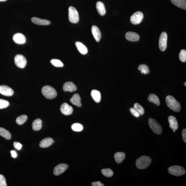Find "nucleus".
<instances>
[{
	"instance_id": "1",
	"label": "nucleus",
	"mask_w": 186,
	"mask_h": 186,
	"mask_svg": "<svg viewBox=\"0 0 186 186\" xmlns=\"http://www.w3.org/2000/svg\"><path fill=\"white\" fill-rule=\"evenodd\" d=\"M165 101L168 107L173 111L178 112L180 111L181 109L180 104L171 95L167 96Z\"/></svg>"
},
{
	"instance_id": "2",
	"label": "nucleus",
	"mask_w": 186,
	"mask_h": 186,
	"mask_svg": "<svg viewBox=\"0 0 186 186\" xmlns=\"http://www.w3.org/2000/svg\"><path fill=\"white\" fill-rule=\"evenodd\" d=\"M152 162L150 157L143 156H141L136 161V166L139 169H144L150 165Z\"/></svg>"
},
{
	"instance_id": "3",
	"label": "nucleus",
	"mask_w": 186,
	"mask_h": 186,
	"mask_svg": "<svg viewBox=\"0 0 186 186\" xmlns=\"http://www.w3.org/2000/svg\"><path fill=\"white\" fill-rule=\"evenodd\" d=\"M42 93L46 98L52 99L56 97L57 93L54 88L50 85H46L42 87Z\"/></svg>"
},
{
	"instance_id": "4",
	"label": "nucleus",
	"mask_w": 186,
	"mask_h": 186,
	"mask_svg": "<svg viewBox=\"0 0 186 186\" xmlns=\"http://www.w3.org/2000/svg\"><path fill=\"white\" fill-rule=\"evenodd\" d=\"M168 172L170 174L177 177L183 175L186 173L185 169L183 167L178 165H173L169 167Z\"/></svg>"
},
{
	"instance_id": "5",
	"label": "nucleus",
	"mask_w": 186,
	"mask_h": 186,
	"mask_svg": "<svg viewBox=\"0 0 186 186\" xmlns=\"http://www.w3.org/2000/svg\"><path fill=\"white\" fill-rule=\"evenodd\" d=\"M68 12L69 21L74 24L78 22L79 19V15L76 9L73 7L70 6L69 8Z\"/></svg>"
},
{
	"instance_id": "6",
	"label": "nucleus",
	"mask_w": 186,
	"mask_h": 186,
	"mask_svg": "<svg viewBox=\"0 0 186 186\" xmlns=\"http://www.w3.org/2000/svg\"><path fill=\"white\" fill-rule=\"evenodd\" d=\"M148 123L149 126L152 131L158 134H160L162 132V129L160 124L156 120L152 118H149Z\"/></svg>"
},
{
	"instance_id": "7",
	"label": "nucleus",
	"mask_w": 186,
	"mask_h": 186,
	"mask_svg": "<svg viewBox=\"0 0 186 186\" xmlns=\"http://www.w3.org/2000/svg\"><path fill=\"white\" fill-rule=\"evenodd\" d=\"M167 35L166 32H163L161 34L159 40V47L160 50L164 52L167 47Z\"/></svg>"
},
{
	"instance_id": "8",
	"label": "nucleus",
	"mask_w": 186,
	"mask_h": 186,
	"mask_svg": "<svg viewBox=\"0 0 186 186\" xmlns=\"http://www.w3.org/2000/svg\"><path fill=\"white\" fill-rule=\"evenodd\" d=\"M15 64L18 68H24L27 65V60L23 55L18 54L16 55L14 59Z\"/></svg>"
},
{
	"instance_id": "9",
	"label": "nucleus",
	"mask_w": 186,
	"mask_h": 186,
	"mask_svg": "<svg viewBox=\"0 0 186 186\" xmlns=\"http://www.w3.org/2000/svg\"><path fill=\"white\" fill-rule=\"evenodd\" d=\"M144 14L142 12L137 11L131 16L130 21L132 24H140L144 19Z\"/></svg>"
},
{
	"instance_id": "10",
	"label": "nucleus",
	"mask_w": 186,
	"mask_h": 186,
	"mask_svg": "<svg viewBox=\"0 0 186 186\" xmlns=\"http://www.w3.org/2000/svg\"><path fill=\"white\" fill-rule=\"evenodd\" d=\"M68 167V165L61 163L59 164L55 167L54 173L55 175L58 176L64 173L66 171Z\"/></svg>"
},
{
	"instance_id": "11",
	"label": "nucleus",
	"mask_w": 186,
	"mask_h": 186,
	"mask_svg": "<svg viewBox=\"0 0 186 186\" xmlns=\"http://www.w3.org/2000/svg\"><path fill=\"white\" fill-rule=\"evenodd\" d=\"M0 93L6 96H11L13 95V90L11 88L6 85L0 86Z\"/></svg>"
},
{
	"instance_id": "12",
	"label": "nucleus",
	"mask_w": 186,
	"mask_h": 186,
	"mask_svg": "<svg viewBox=\"0 0 186 186\" xmlns=\"http://www.w3.org/2000/svg\"><path fill=\"white\" fill-rule=\"evenodd\" d=\"M60 110L61 113L66 116L71 115L73 111L72 107L66 103H63L61 105Z\"/></svg>"
},
{
	"instance_id": "13",
	"label": "nucleus",
	"mask_w": 186,
	"mask_h": 186,
	"mask_svg": "<svg viewBox=\"0 0 186 186\" xmlns=\"http://www.w3.org/2000/svg\"><path fill=\"white\" fill-rule=\"evenodd\" d=\"M14 42L16 43L19 44H23L26 42V38L24 34L21 33L16 34L13 37Z\"/></svg>"
},
{
	"instance_id": "14",
	"label": "nucleus",
	"mask_w": 186,
	"mask_h": 186,
	"mask_svg": "<svg viewBox=\"0 0 186 186\" xmlns=\"http://www.w3.org/2000/svg\"><path fill=\"white\" fill-rule=\"evenodd\" d=\"M126 39L130 41L137 42L140 39V36L138 34L134 32H128L126 34Z\"/></svg>"
},
{
	"instance_id": "15",
	"label": "nucleus",
	"mask_w": 186,
	"mask_h": 186,
	"mask_svg": "<svg viewBox=\"0 0 186 186\" xmlns=\"http://www.w3.org/2000/svg\"><path fill=\"white\" fill-rule=\"evenodd\" d=\"M63 89L65 91L73 92L76 90L77 87L72 82H68L64 84Z\"/></svg>"
},
{
	"instance_id": "16",
	"label": "nucleus",
	"mask_w": 186,
	"mask_h": 186,
	"mask_svg": "<svg viewBox=\"0 0 186 186\" xmlns=\"http://www.w3.org/2000/svg\"><path fill=\"white\" fill-rule=\"evenodd\" d=\"M91 31L96 41L98 42H99L101 39V34L99 28L97 26L93 25L92 26Z\"/></svg>"
},
{
	"instance_id": "17",
	"label": "nucleus",
	"mask_w": 186,
	"mask_h": 186,
	"mask_svg": "<svg viewBox=\"0 0 186 186\" xmlns=\"http://www.w3.org/2000/svg\"><path fill=\"white\" fill-rule=\"evenodd\" d=\"M169 126L173 130H176L178 128V124L176 118L173 116H169L168 118Z\"/></svg>"
},
{
	"instance_id": "18",
	"label": "nucleus",
	"mask_w": 186,
	"mask_h": 186,
	"mask_svg": "<svg viewBox=\"0 0 186 186\" xmlns=\"http://www.w3.org/2000/svg\"><path fill=\"white\" fill-rule=\"evenodd\" d=\"M31 20L33 23L38 25H47L50 24V22L48 20L41 19L37 17H32Z\"/></svg>"
},
{
	"instance_id": "19",
	"label": "nucleus",
	"mask_w": 186,
	"mask_h": 186,
	"mask_svg": "<svg viewBox=\"0 0 186 186\" xmlns=\"http://www.w3.org/2000/svg\"><path fill=\"white\" fill-rule=\"evenodd\" d=\"M53 141H54V140L52 138H45L41 141L39 146L42 148H47L53 144Z\"/></svg>"
},
{
	"instance_id": "20",
	"label": "nucleus",
	"mask_w": 186,
	"mask_h": 186,
	"mask_svg": "<svg viewBox=\"0 0 186 186\" xmlns=\"http://www.w3.org/2000/svg\"><path fill=\"white\" fill-rule=\"evenodd\" d=\"M81 100L80 96L78 94H75L70 99V101L73 105L78 107H81L82 106Z\"/></svg>"
},
{
	"instance_id": "21",
	"label": "nucleus",
	"mask_w": 186,
	"mask_h": 186,
	"mask_svg": "<svg viewBox=\"0 0 186 186\" xmlns=\"http://www.w3.org/2000/svg\"><path fill=\"white\" fill-rule=\"evenodd\" d=\"M75 45L79 52L83 55H85L88 52V48L86 46L83 44L82 43L80 42H75Z\"/></svg>"
},
{
	"instance_id": "22",
	"label": "nucleus",
	"mask_w": 186,
	"mask_h": 186,
	"mask_svg": "<svg viewBox=\"0 0 186 186\" xmlns=\"http://www.w3.org/2000/svg\"><path fill=\"white\" fill-rule=\"evenodd\" d=\"M171 2L177 7L186 10V0H171Z\"/></svg>"
},
{
	"instance_id": "23",
	"label": "nucleus",
	"mask_w": 186,
	"mask_h": 186,
	"mask_svg": "<svg viewBox=\"0 0 186 186\" xmlns=\"http://www.w3.org/2000/svg\"><path fill=\"white\" fill-rule=\"evenodd\" d=\"M96 8L98 12L100 15L103 16L106 13L105 5L101 1H98L96 3Z\"/></svg>"
},
{
	"instance_id": "24",
	"label": "nucleus",
	"mask_w": 186,
	"mask_h": 186,
	"mask_svg": "<svg viewBox=\"0 0 186 186\" xmlns=\"http://www.w3.org/2000/svg\"><path fill=\"white\" fill-rule=\"evenodd\" d=\"M91 97L96 103H99L101 101V95L100 92L96 90H93L91 92Z\"/></svg>"
},
{
	"instance_id": "25",
	"label": "nucleus",
	"mask_w": 186,
	"mask_h": 186,
	"mask_svg": "<svg viewBox=\"0 0 186 186\" xmlns=\"http://www.w3.org/2000/svg\"><path fill=\"white\" fill-rule=\"evenodd\" d=\"M125 153L122 152H118L115 153L114 155V158L116 162L120 164L125 159Z\"/></svg>"
},
{
	"instance_id": "26",
	"label": "nucleus",
	"mask_w": 186,
	"mask_h": 186,
	"mask_svg": "<svg viewBox=\"0 0 186 186\" xmlns=\"http://www.w3.org/2000/svg\"><path fill=\"white\" fill-rule=\"evenodd\" d=\"M42 126V121L39 118L36 119L32 124V128L34 131H39L41 129Z\"/></svg>"
},
{
	"instance_id": "27",
	"label": "nucleus",
	"mask_w": 186,
	"mask_h": 186,
	"mask_svg": "<svg viewBox=\"0 0 186 186\" xmlns=\"http://www.w3.org/2000/svg\"><path fill=\"white\" fill-rule=\"evenodd\" d=\"M148 100L149 101L154 103L157 106L160 105V101L159 97L154 94H150L149 95Z\"/></svg>"
},
{
	"instance_id": "28",
	"label": "nucleus",
	"mask_w": 186,
	"mask_h": 186,
	"mask_svg": "<svg viewBox=\"0 0 186 186\" xmlns=\"http://www.w3.org/2000/svg\"><path fill=\"white\" fill-rule=\"evenodd\" d=\"M0 135L7 140H10L11 138V133L3 128L0 127Z\"/></svg>"
},
{
	"instance_id": "29",
	"label": "nucleus",
	"mask_w": 186,
	"mask_h": 186,
	"mask_svg": "<svg viewBox=\"0 0 186 186\" xmlns=\"http://www.w3.org/2000/svg\"><path fill=\"white\" fill-rule=\"evenodd\" d=\"M138 69L141 71L142 74H148L150 73V70L149 67L145 64L141 65L139 66Z\"/></svg>"
},
{
	"instance_id": "30",
	"label": "nucleus",
	"mask_w": 186,
	"mask_h": 186,
	"mask_svg": "<svg viewBox=\"0 0 186 186\" xmlns=\"http://www.w3.org/2000/svg\"><path fill=\"white\" fill-rule=\"evenodd\" d=\"M27 119V116L26 115H22L18 117L16 119V122L19 125L23 124Z\"/></svg>"
},
{
	"instance_id": "31",
	"label": "nucleus",
	"mask_w": 186,
	"mask_h": 186,
	"mask_svg": "<svg viewBox=\"0 0 186 186\" xmlns=\"http://www.w3.org/2000/svg\"><path fill=\"white\" fill-rule=\"evenodd\" d=\"M101 173L105 177H112L113 175V171L109 168L102 169Z\"/></svg>"
},
{
	"instance_id": "32",
	"label": "nucleus",
	"mask_w": 186,
	"mask_h": 186,
	"mask_svg": "<svg viewBox=\"0 0 186 186\" xmlns=\"http://www.w3.org/2000/svg\"><path fill=\"white\" fill-rule=\"evenodd\" d=\"M71 129L75 132H80L83 129V126L80 124L75 123L73 124L71 126Z\"/></svg>"
},
{
	"instance_id": "33",
	"label": "nucleus",
	"mask_w": 186,
	"mask_h": 186,
	"mask_svg": "<svg viewBox=\"0 0 186 186\" xmlns=\"http://www.w3.org/2000/svg\"><path fill=\"white\" fill-rule=\"evenodd\" d=\"M50 62L53 66L57 67H61L64 66L61 61L58 59H52L50 61Z\"/></svg>"
},
{
	"instance_id": "34",
	"label": "nucleus",
	"mask_w": 186,
	"mask_h": 186,
	"mask_svg": "<svg viewBox=\"0 0 186 186\" xmlns=\"http://www.w3.org/2000/svg\"><path fill=\"white\" fill-rule=\"evenodd\" d=\"M135 109L137 111L140 115H143L144 113V108L139 104L136 103L134 104V107Z\"/></svg>"
},
{
	"instance_id": "35",
	"label": "nucleus",
	"mask_w": 186,
	"mask_h": 186,
	"mask_svg": "<svg viewBox=\"0 0 186 186\" xmlns=\"http://www.w3.org/2000/svg\"><path fill=\"white\" fill-rule=\"evenodd\" d=\"M9 103L6 100L0 99V109H3L9 107Z\"/></svg>"
},
{
	"instance_id": "36",
	"label": "nucleus",
	"mask_w": 186,
	"mask_h": 186,
	"mask_svg": "<svg viewBox=\"0 0 186 186\" xmlns=\"http://www.w3.org/2000/svg\"><path fill=\"white\" fill-rule=\"evenodd\" d=\"M179 57L180 60L182 62H185L186 61V51L185 50H182L180 52Z\"/></svg>"
},
{
	"instance_id": "37",
	"label": "nucleus",
	"mask_w": 186,
	"mask_h": 186,
	"mask_svg": "<svg viewBox=\"0 0 186 186\" xmlns=\"http://www.w3.org/2000/svg\"><path fill=\"white\" fill-rule=\"evenodd\" d=\"M6 180L3 175H0V186H7Z\"/></svg>"
},
{
	"instance_id": "38",
	"label": "nucleus",
	"mask_w": 186,
	"mask_h": 186,
	"mask_svg": "<svg viewBox=\"0 0 186 186\" xmlns=\"http://www.w3.org/2000/svg\"><path fill=\"white\" fill-rule=\"evenodd\" d=\"M130 111L132 115L135 116L136 117L138 118L139 117L140 115L138 112L134 108H131L130 109Z\"/></svg>"
},
{
	"instance_id": "39",
	"label": "nucleus",
	"mask_w": 186,
	"mask_h": 186,
	"mask_svg": "<svg viewBox=\"0 0 186 186\" xmlns=\"http://www.w3.org/2000/svg\"><path fill=\"white\" fill-rule=\"evenodd\" d=\"M14 146L16 150H21L22 147V145L20 143L15 142L14 143Z\"/></svg>"
},
{
	"instance_id": "40",
	"label": "nucleus",
	"mask_w": 186,
	"mask_h": 186,
	"mask_svg": "<svg viewBox=\"0 0 186 186\" xmlns=\"http://www.w3.org/2000/svg\"><path fill=\"white\" fill-rule=\"evenodd\" d=\"M92 186H105L103 184L101 183L100 181L93 182L92 183Z\"/></svg>"
},
{
	"instance_id": "41",
	"label": "nucleus",
	"mask_w": 186,
	"mask_h": 186,
	"mask_svg": "<svg viewBox=\"0 0 186 186\" xmlns=\"http://www.w3.org/2000/svg\"><path fill=\"white\" fill-rule=\"evenodd\" d=\"M182 136L184 142H186V129H184L182 132Z\"/></svg>"
},
{
	"instance_id": "42",
	"label": "nucleus",
	"mask_w": 186,
	"mask_h": 186,
	"mask_svg": "<svg viewBox=\"0 0 186 186\" xmlns=\"http://www.w3.org/2000/svg\"><path fill=\"white\" fill-rule=\"evenodd\" d=\"M11 156L13 158H15L17 156V154L16 151L14 150H12L11 151Z\"/></svg>"
},
{
	"instance_id": "43",
	"label": "nucleus",
	"mask_w": 186,
	"mask_h": 186,
	"mask_svg": "<svg viewBox=\"0 0 186 186\" xmlns=\"http://www.w3.org/2000/svg\"><path fill=\"white\" fill-rule=\"evenodd\" d=\"M7 1V0H0V1Z\"/></svg>"
},
{
	"instance_id": "44",
	"label": "nucleus",
	"mask_w": 186,
	"mask_h": 186,
	"mask_svg": "<svg viewBox=\"0 0 186 186\" xmlns=\"http://www.w3.org/2000/svg\"><path fill=\"white\" fill-rule=\"evenodd\" d=\"M186 82H185V83H184V85H185V86H186Z\"/></svg>"
}]
</instances>
